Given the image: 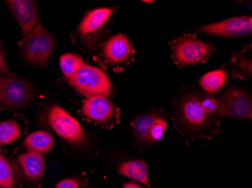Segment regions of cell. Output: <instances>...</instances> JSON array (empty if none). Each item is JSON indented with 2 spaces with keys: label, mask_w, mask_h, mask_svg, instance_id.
I'll return each mask as SVG.
<instances>
[{
  "label": "cell",
  "mask_w": 252,
  "mask_h": 188,
  "mask_svg": "<svg viewBox=\"0 0 252 188\" xmlns=\"http://www.w3.org/2000/svg\"><path fill=\"white\" fill-rule=\"evenodd\" d=\"M56 39L53 34L45 29L39 21L25 34L18 44L21 57L28 64L46 68L55 50Z\"/></svg>",
  "instance_id": "obj_2"
},
{
  "label": "cell",
  "mask_w": 252,
  "mask_h": 188,
  "mask_svg": "<svg viewBox=\"0 0 252 188\" xmlns=\"http://www.w3.org/2000/svg\"><path fill=\"white\" fill-rule=\"evenodd\" d=\"M175 117L184 131L194 135H206L217 126L218 118L207 114L201 105L199 92H187L177 101Z\"/></svg>",
  "instance_id": "obj_1"
},
{
  "label": "cell",
  "mask_w": 252,
  "mask_h": 188,
  "mask_svg": "<svg viewBox=\"0 0 252 188\" xmlns=\"http://www.w3.org/2000/svg\"><path fill=\"white\" fill-rule=\"evenodd\" d=\"M233 69L236 76L243 79L252 77V57L243 54V53L235 54L232 59Z\"/></svg>",
  "instance_id": "obj_20"
},
{
  "label": "cell",
  "mask_w": 252,
  "mask_h": 188,
  "mask_svg": "<svg viewBox=\"0 0 252 188\" xmlns=\"http://www.w3.org/2000/svg\"><path fill=\"white\" fill-rule=\"evenodd\" d=\"M55 188H80V182L76 178H69L59 182Z\"/></svg>",
  "instance_id": "obj_25"
},
{
  "label": "cell",
  "mask_w": 252,
  "mask_h": 188,
  "mask_svg": "<svg viewBox=\"0 0 252 188\" xmlns=\"http://www.w3.org/2000/svg\"><path fill=\"white\" fill-rule=\"evenodd\" d=\"M168 124L163 117L158 116V118L156 120L154 124L151 127L148 137H147V142H154L159 141L163 136L164 132L166 131Z\"/></svg>",
  "instance_id": "obj_22"
},
{
  "label": "cell",
  "mask_w": 252,
  "mask_h": 188,
  "mask_svg": "<svg viewBox=\"0 0 252 188\" xmlns=\"http://www.w3.org/2000/svg\"><path fill=\"white\" fill-rule=\"evenodd\" d=\"M199 100L201 105L208 114L213 117L219 118L220 117V108L218 99L214 98L210 95H204L199 93Z\"/></svg>",
  "instance_id": "obj_23"
},
{
  "label": "cell",
  "mask_w": 252,
  "mask_h": 188,
  "mask_svg": "<svg viewBox=\"0 0 252 188\" xmlns=\"http://www.w3.org/2000/svg\"><path fill=\"white\" fill-rule=\"evenodd\" d=\"M220 115L235 119L248 120L252 117V102L250 96L239 89L226 90L218 98Z\"/></svg>",
  "instance_id": "obj_8"
},
{
  "label": "cell",
  "mask_w": 252,
  "mask_h": 188,
  "mask_svg": "<svg viewBox=\"0 0 252 188\" xmlns=\"http://www.w3.org/2000/svg\"><path fill=\"white\" fill-rule=\"evenodd\" d=\"M0 188H15V175L8 161L0 151Z\"/></svg>",
  "instance_id": "obj_21"
},
{
  "label": "cell",
  "mask_w": 252,
  "mask_h": 188,
  "mask_svg": "<svg viewBox=\"0 0 252 188\" xmlns=\"http://www.w3.org/2000/svg\"><path fill=\"white\" fill-rule=\"evenodd\" d=\"M171 50L175 63L185 66L206 61L214 47L199 40L195 35H185L174 41Z\"/></svg>",
  "instance_id": "obj_7"
},
{
  "label": "cell",
  "mask_w": 252,
  "mask_h": 188,
  "mask_svg": "<svg viewBox=\"0 0 252 188\" xmlns=\"http://www.w3.org/2000/svg\"><path fill=\"white\" fill-rule=\"evenodd\" d=\"M118 171L119 173L125 177L129 178L151 188L148 181V168L145 161L141 160L127 161L120 165Z\"/></svg>",
  "instance_id": "obj_14"
},
{
  "label": "cell",
  "mask_w": 252,
  "mask_h": 188,
  "mask_svg": "<svg viewBox=\"0 0 252 188\" xmlns=\"http://www.w3.org/2000/svg\"><path fill=\"white\" fill-rule=\"evenodd\" d=\"M5 4L19 24L24 36L36 26L39 21V13L36 2L34 1L8 0Z\"/></svg>",
  "instance_id": "obj_13"
},
{
  "label": "cell",
  "mask_w": 252,
  "mask_h": 188,
  "mask_svg": "<svg viewBox=\"0 0 252 188\" xmlns=\"http://www.w3.org/2000/svg\"><path fill=\"white\" fill-rule=\"evenodd\" d=\"M55 142L53 135L47 131H39L30 134L24 141V145L31 151L47 154L53 150Z\"/></svg>",
  "instance_id": "obj_15"
},
{
  "label": "cell",
  "mask_w": 252,
  "mask_h": 188,
  "mask_svg": "<svg viewBox=\"0 0 252 188\" xmlns=\"http://www.w3.org/2000/svg\"><path fill=\"white\" fill-rule=\"evenodd\" d=\"M82 111L85 117L100 124L111 122L117 111L114 105L102 95L88 97L83 103Z\"/></svg>",
  "instance_id": "obj_11"
},
{
  "label": "cell",
  "mask_w": 252,
  "mask_h": 188,
  "mask_svg": "<svg viewBox=\"0 0 252 188\" xmlns=\"http://www.w3.org/2000/svg\"><path fill=\"white\" fill-rule=\"evenodd\" d=\"M86 64L81 56L76 54H65L60 57V67L66 81L70 80Z\"/></svg>",
  "instance_id": "obj_18"
},
{
  "label": "cell",
  "mask_w": 252,
  "mask_h": 188,
  "mask_svg": "<svg viewBox=\"0 0 252 188\" xmlns=\"http://www.w3.org/2000/svg\"><path fill=\"white\" fill-rule=\"evenodd\" d=\"M144 2H147V3H151V2H151V1H144Z\"/></svg>",
  "instance_id": "obj_27"
},
{
  "label": "cell",
  "mask_w": 252,
  "mask_h": 188,
  "mask_svg": "<svg viewBox=\"0 0 252 188\" xmlns=\"http://www.w3.org/2000/svg\"><path fill=\"white\" fill-rule=\"evenodd\" d=\"M21 134V129L17 121L0 122V145H9L16 142Z\"/></svg>",
  "instance_id": "obj_19"
},
{
  "label": "cell",
  "mask_w": 252,
  "mask_h": 188,
  "mask_svg": "<svg viewBox=\"0 0 252 188\" xmlns=\"http://www.w3.org/2000/svg\"><path fill=\"white\" fill-rule=\"evenodd\" d=\"M67 81L78 93L86 97L94 95L108 97L113 90L111 81L105 73L89 65L85 64Z\"/></svg>",
  "instance_id": "obj_6"
},
{
  "label": "cell",
  "mask_w": 252,
  "mask_h": 188,
  "mask_svg": "<svg viewBox=\"0 0 252 188\" xmlns=\"http://www.w3.org/2000/svg\"><path fill=\"white\" fill-rule=\"evenodd\" d=\"M9 73L6 53L2 42L0 41V74Z\"/></svg>",
  "instance_id": "obj_24"
},
{
  "label": "cell",
  "mask_w": 252,
  "mask_h": 188,
  "mask_svg": "<svg viewBox=\"0 0 252 188\" xmlns=\"http://www.w3.org/2000/svg\"><path fill=\"white\" fill-rule=\"evenodd\" d=\"M104 61L110 66L120 68L132 60L134 49L128 38L121 33L112 36L102 49Z\"/></svg>",
  "instance_id": "obj_10"
},
{
  "label": "cell",
  "mask_w": 252,
  "mask_h": 188,
  "mask_svg": "<svg viewBox=\"0 0 252 188\" xmlns=\"http://www.w3.org/2000/svg\"><path fill=\"white\" fill-rule=\"evenodd\" d=\"M123 188H141L139 185L135 183H128L125 185Z\"/></svg>",
  "instance_id": "obj_26"
},
{
  "label": "cell",
  "mask_w": 252,
  "mask_h": 188,
  "mask_svg": "<svg viewBox=\"0 0 252 188\" xmlns=\"http://www.w3.org/2000/svg\"><path fill=\"white\" fill-rule=\"evenodd\" d=\"M113 11V8H94L84 15L78 25L76 37L86 50L98 54L100 41Z\"/></svg>",
  "instance_id": "obj_4"
},
{
  "label": "cell",
  "mask_w": 252,
  "mask_h": 188,
  "mask_svg": "<svg viewBox=\"0 0 252 188\" xmlns=\"http://www.w3.org/2000/svg\"><path fill=\"white\" fill-rule=\"evenodd\" d=\"M36 97V90L28 79L11 73L0 74V108H26Z\"/></svg>",
  "instance_id": "obj_3"
},
{
  "label": "cell",
  "mask_w": 252,
  "mask_h": 188,
  "mask_svg": "<svg viewBox=\"0 0 252 188\" xmlns=\"http://www.w3.org/2000/svg\"><path fill=\"white\" fill-rule=\"evenodd\" d=\"M224 69H218L204 75L199 81V84L207 95H211L220 90L226 80Z\"/></svg>",
  "instance_id": "obj_17"
},
{
  "label": "cell",
  "mask_w": 252,
  "mask_h": 188,
  "mask_svg": "<svg viewBox=\"0 0 252 188\" xmlns=\"http://www.w3.org/2000/svg\"><path fill=\"white\" fill-rule=\"evenodd\" d=\"M159 115L155 112L137 116L133 121V134L140 143H147L149 132Z\"/></svg>",
  "instance_id": "obj_16"
},
{
  "label": "cell",
  "mask_w": 252,
  "mask_h": 188,
  "mask_svg": "<svg viewBox=\"0 0 252 188\" xmlns=\"http://www.w3.org/2000/svg\"><path fill=\"white\" fill-rule=\"evenodd\" d=\"M42 124L70 145L86 143L87 137L79 121L59 105L52 106L44 112Z\"/></svg>",
  "instance_id": "obj_5"
},
{
  "label": "cell",
  "mask_w": 252,
  "mask_h": 188,
  "mask_svg": "<svg viewBox=\"0 0 252 188\" xmlns=\"http://www.w3.org/2000/svg\"><path fill=\"white\" fill-rule=\"evenodd\" d=\"M201 33L226 38H239L252 33L251 16L236 17L220 22L205 25L198 29Z\"/></svg>",
  "instance_id": "obj_9"
},
{
  "label": "cell",
  "mask_w": 252,
  "mask_h": 188,
  "mask_svg": "<svg viewBox=\"0 0 252 188\" xmlns=\"http://www.w3.org/2000/svg\"><path fill=\"white\" fill-rule=\"evenodd\" d=\"M16 162L23 179L28 183H37L43 176L45 160L42 153L29 150L19 155Z\"/></svg>",
  "instance_id": "obj_12"
}]
</instances>
